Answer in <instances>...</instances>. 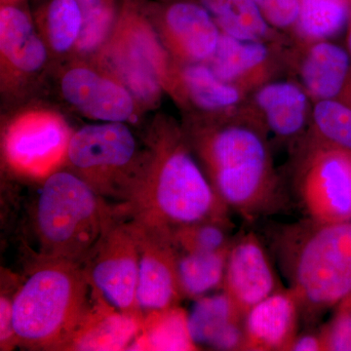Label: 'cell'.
Segmentation results:
<instances>
[{"mask_svg":"<svg viewBox=\"0 0 351 351\" xmlns=\"http://www.w3.org/2000/svg\"><path fill=\"white\" fill-rule=\"evenodd\" d=\"M217 195L246 221L282 211L288 195L274 166L269 134L248 112L228 117L186 113L182 124Z\"/></svg>","mask_w":351,"mask_h":351,"instance_id":"cell-1","label":"cell"},{"mask_svg":"<svg viewBox=\"0 0 351 351\" xmlns=\"http://www.w3.org/2000/svg\"><path fill=\"white\" fill-rule=\"evenodd\" d=\"M145 142L149 166L135 199L123 208L127 217L170 230L208 219H230V210L198 162L182 124L156 115Z\"/></svg>","mask_w":351,"mask_h":351,"instance_id":"cell-2","label":"cell"},{"mask_svg":"<svg viewBox=\"0 0 351 351\" xmlns=\"http://www.w3.org/2000/svg\"><path fill=\"white\" fill-rule=\"evenodd\" d=\"M272 250L309 323L351 295V219H302L270 232Z\"/></svg>","mask_w":351,"mask_h":351,"instance_id":"cell-3","label":"cell"},{"mask_svg":"<svg viewBox=\"0 0 351 351\" xmlns=\"http://www.w3.org/2000/svg\"><path fill=\"white\" fill-rule=\"evenodd\" d=\"M121 208L110 204L66 168L41 182L32 202V228L36 258L82 265Z\"/></svg>","mask_w":351,"mask_h":351,"instance_id":"cell-4","label":"cell"},{"mask_svg":"<svg viewBox=\"0 0 351 351\" xmlns=\"http://www.w3.org/2000/svg\"><path fill=\"white\" fill-rule=\"evenodd\" d=\"M14 293L13 326L18 346L61 350L86 313L92 287L82 265L36 258Z\"/></svg>","mask_w":351,"mask_h":351,"instance_id":"cell-5","label":"cell"},{"mask_svg":"<svg viewBox=\"0 0 351 351\" xmlns=\"http://www.w3.org/2000/svg\"><path fill=\"white\" fill-rule=\"evenodd\" d=\"M149 162V147L138 142L129 124L101 122L73 132L64 168L104 199L125 208L140 191Z\"/></svg>","mask_w":351,"mask_h":351,"instance_id":"cell-6","label":"cell"},{"mask_svg":"<svg viewBox=\"0 0 351 351\" xmlns=\"http://www.w3.org/2000/svg\"><path fill=\"white\" fill-rule=\"evenodd\" d=\"M290 188L304 219H351V152L330 147L308 132L290 147Z\"/></svg>","mask_w":351,"mask_h":351,"instance_id":"cell-7","label":"cell"},{"mask_svg":"<svg viewBox=\"0 0 351 351\" xmlns=\"http://www.w3.org/2000/svg\"><path fill=\"white\" fill-rule=\"evenodd\" d=\"M73 132L64 115L53 108H22L2 126L4 166L14 176L43 182L66 166Z\"/></svg>","mask_w":351,"mask_h":351,"instance_id":"cell-8","label":"cell"},{"mask_svg":"<svg viewBox=\"0 0 351 351\" xmlns=\"http://www.w3.org/2000/svg\"><path fill=\"white\" fill-rule=\"evenodd\" d=\"M138 247L132 221L121 215L104 233L82 267L95 292L122 313L142 318L138 304Z\"/></svg>","mask_w":351,"mask_h":351,"instance_id":"cell-9","label":"cell"},{"mask_svg":"<svg viewBox=\"0 0 351 351\" xmlns=\"http://www.w3.org/2000/svg\"><path fill=\"white\" fill-rule=\"evenodd\" d=\"M52 58L25 3L0 6V88L5 100L19 101L36 92Z\"/></svg>","mask_w":351,"mask_h":351,"instance_id":"cell-10","label":"cell"},{"mask_svg":"<svg viewBox=\"0 0 351 351\" xmlns=\"http://www.w3.org/2000/svg\"><path fill=\"white\" fill-rule=\"evenodd\" d=\"M57 80L63 100L87 119L136 123L145 112L117 77L90 60L71 58L64 62Z\"/></svg>","mask_w":351,"mask_h":351,"instance_id":"cell-11","label":"cell"},{"mask_svg":"<svg viewBox=\"0 0 351 351\" xmlns=\"http://www.w3.org/2000/svg\"><path fill=\"white\" fill-rule=\"evenodd\" d=\"M147 15L178 64L207 63L221 36L211 14L195 0L145 1Z\"/></svg>","mask_w":351,"mask_h":351,"instance_id":"cell-12","label":"cell"},{"mask_svg":"<svg viewBox=\"0 0 351 351\" xmlns=\"http://www.w3.org/2000/svg\"><path fill=\"white\" fill-rule=\"evenodd\" d=\"M138 247V304L143 313L177 306L184 299L170 230L128 217Z\"/></svg>","mask_w":351,"mask_h":351,"instance_id":"cell-13","label":"cell"},{"mask_svg":"<svg viewBox=\"0 0 351 351\" xmlns=\"http://www.w3.org/2000/svg\"><path fill=\"white\" fill-rule=\"evenodd\" d=\"M293 45L240 40L221 32L213 56L205 64L221 80L250 95L289 69Z\"/></svg>","mask_w":351,"mask_h":351,"instance_id":"cell-14","label":"cell"},{"mask_svg":"<svg viewBox=\"0 0 351 351\" xmlns=\"http://www.w3.org/2000/svg\"><path fill=\"white\" fill-rule=\"evenodd\" d=\"M282 288L260 237L249 232L233 239L223 291L239 313L246 315L252 307Z\"/></svg>","mask_w":351,"mask_h":351,"instance_id":"cell-15","label":"cell"},{"mask_svg":"<svg viewBox=\"0 0 351 351\" xmlns=\"http://www.w3.org/2000/svg\"><path fill=\"white\" fill-rule=\"evenodd\" d=\"M313 101L301 83L274 80L249 95L247 107L258 123L279 142L292 147L311 125Z\"/></svg>","mask_w":351,"mask_h":351,"instance_id":"cell-16","label":"cell"},{"mask_svg":"<svg viewBox=\"0 0 351 351\" xmlns=\"http://www.w3.org/2000/svg\"><path fill=\"white\" fill-rule=\"evenodd\" d=\"M351 56L341 46L326 40L295 43L289 58L313 101L337 100L351 106Z\"/></svg>","mask_w":351,"mask_h":351,"instance_id":"cell-17","label":"cell"},{"mask_svg":"<svg viewBox=\"0 0 351 351\" xmlns=\"http://www.w3.org/2000/svg\"><path fill=\"white\" fill-rule=\"evenodd\" d=\"M145 1L147 0H120L119 16L113 29L135 46L158 78L165 94L184 112L186 101L182 90L181 64L171 57L159 38L147 15Z\"/></svg>","mask_w":351,"mask_h":351,"instance_id":"cell-18","label":"cell"},{"mask_svg":"<svg viewBox=\"0 0 351 351\" xmlns=\"http://www.w3.org/2000/svg\"><path fill=\"white\" fill-rule=\"evenodd\" d=\"M301 319V306L292 290L276 291L244 316V351H288Z\"/></svg>","mask_w":351,"mask_h":351,"instance_id":"cell-19","label":"cell"},{"mask_svg":"<svg viewBox=\"0 0 351 351\" xmlns=\"http://www.w3.org/2000/svg\"><path fill=\"white\" fill-rule=\"evenodd\" d=\"M141 320L122 313L92 289L86 313L61 350H128L137 337Z\"/></svg>","mask_w":351,"mask_h":351,"instance_id":"cell-20","label":"cell"},{"mask_svg":"<svg viewBox=\"0 0 351 351\" xmlns=\"http://www.w3.org/2000/svg\"><path fill=\"white\" fill-rule=\"evenodd\" d=\"M88 60L117 77L145 112L160 105L165 92L158 78L135 46L119 32L113 29L101 49Z\"/></svg>","mask_w":351,"mask_h":351,"instance_id":"cell-21","label":"cell"},{"mask_svg":"<svg viewBox=\"0 0 351 351\" xmlns=\"http://www.w3.org/2000/svg\"><path fill=\"white\" fill-rule=\"evenodd\" d=\"M189 329L196 345L216 350H244V316L225 292L196 300L189 314Z\"/></svg>","mask_w":351,"mask_h":351,"instance_id":"cell-22","label":"cell"},{"mask_svg":"<svg viewBox=\"0 0 351 351\" xmlns=\"http://www.w3.org/2000/svg\"><path fill=\"white\" fill-rule=\"evenodd\" d=\"M186 113L208 117H228L243 110L249 95L221 80L207 64L181 66Z\"/></svg>","mask_w":351,"mask_h":351,"instance_id":"cell-23","label":"cell"},{"mask_svg":"<svg viewBox=\"0 0 351 351\" xmlns=\"http://www.w3.org/2000/svg\"><path fill=\"white\" fill-rule=\"evenodd\" d=\"M211 14L223 34L240 40L292 46L294 39L276 31L253 0H195Z\"/></svg>","mask_w":351,"mask_h":351,"instance_id":"cell-24","label":"cell"},{"mask_svg":"<svg viewBox=\"0 0 351 351\" xmlns=\"http://www.w3.org/2000/svg\"><path fill=\"white\" fill-rule=\"evenodd\" d=\"M34 19L53 61L71 59L82 31L77 0H48L36 11Z\"/></svg>","mask_w":351,"mask_h":351,"instance_id":"cell-25","label":"cell"},{"mask_svg":"<svg viewBox=\"0 0 351 351\" xmlns=\"http://www.w3.org/2000/svg\"><path fill=\"white\" fill-rule=\"evenodd\" d=\"M189 329V314L177 306L144 313L128 350H198Z\"/></svg>","mask_w":351,"mask_h":351,"instance_id":"cell-26","label":"cell"},{"mask_svg":"<svg viewBox=\"0 0 351 351\" xmlns=\"http://www.w3.org/2000/svg\"><path fill=\"white\" fill-rule=\"evenodd\" d=\"M230 248L205 253H179L178 270L184 298L197 300L212 291L223 289Z\"/></svg>","mask_w":351,"mask_h":351,"instance_id":"cell-27","label":"cell"},{"mask_svg":"<svg viewBox=\"0 0 351 351\" xmlns=\"http://www.w3.org/2000/svg\"><path fill=\"white\" fill-rule=\"evenodd\" d=\"M295 43L326 40L348 25L351 0H300Z\"/></svg>","mask_w":351,"mask_h":351,"instance_id":"cell-28","label":"cell"},{"mask_svg":"<svg viewBox=\"0 0 351 351\" xmlns=\"http://www.w3.org/2000/svg\"><path fill=\"white\" fill-rule=\"evenodd\" d=\"M82 8V34L73 58L90 59L106 43L119 16L120 0H77Z\"/></svg>","mask_w":351,"mask_h":351,"instance_id":"cell-29","label":"cell"},{"mask_svg":"<svg viewBox=\"0 0 351 351\" xmlns=\"http://www.w3.org/2000/svg\"><path fill=\"white\" fill-rule=\"evenodd\" d=\"M307 132L330 147L351 152V106L337 100L313 101Z\"/></svg>","mask_w":351,"mask_h":351,"instance_id":"cell-30","label":"cell"},{"mask_svg":"<svg viewBox=\"0 0 351 351\" xmlns=\"http://www.w3.org/2000/svg\"><path fill=\"white\" fill-rule=\"evenodd\" d=\"M232 230L230 219H208L178 226L170 232L179 253H205L230 247Z\"/></svg>","mask_w":351,"mask_h":351,"instance_id":"cell-31","label":"cell"},{"mask_svg":"<svg viewBox=\"0 0 351 351\" xmlns=\"http://www.w3.org/2000/svg\"><path fill=\"white\" fill-rule=\"evenodd\" d=\"M324 351H351V306L341 302L319 328Z\"/></svg>","mask_w":351,"mask_h":351,"instance_id":"cell-32","label":"cell"},{"mask_svg":"<svg viewBox=\"0 0 351 351\" xmlns=\"http://www.w3.org/2000/svg\"><path fill=\"white\" fill-rule=\"evenodd\" d=\"M263 18L276 31L294 36L299 20L300 0H253Z\"/></svg>","mask_w":351,"mask_h":351,"instance_id":"cell-33","label":"cell"},{"mask_svg":"<svg viewBox=\"0 0 351 351\" xmlns=\"http://www.w3.org/2000/svg\"><path fill=\"white\" fill-rule=\"evenodd\" d=\"M13 297L1 292L0 297V348L11 350L18 346L17 337L13 326Z\"/></svg>","mask_w":351,"mask_h":351,"instance_id":"cell-34","label":"cell"},{"mask_svg":"<svg viewBox=\"0 0 351 351\" xmlns=\"http://www.w3.org/2000/svg\"><path fill=\"white\" fill-rule=\"evenodd\" d=\"M288 351H324L319 329L298 332Z\"/></svg>","mask_w":351,"mask_h":351,"instance_id":"cell-35","label":"cell"},{"mask_svg":"<svg viewBox=\"0 0 351 351\" xmlns=\"http://www.w3.org/2000/svg\"><path fill=\"white\" fill-rule=\"evenodd\" d=\"M346 29H348V32H346V44H348V52H350L351 56V5L350 17H348V25H346Z\"/></svg>","mask_w":351,"mask_h":351,"instance_id":"cell-36","label":"cell"},{"mask_svg":"<svg viewBox=\"0 0 351 351\" xmlns=\"http://www.w3.org/2000/svg\"><path fill=\"white\" fill-rule=\"evenodd\" d=\"M25 0H0V6L2 5H19L25 3Z\"/></svg>","mask_w":351,"mask_h":351,"instance_id":"cell-37","label":"cell"},{"mask_svg":"<svg viewBox=\"0 0 351 351\" xmlns=\"http://www.w3.org/2000/svg\"><path fill=\"white\" fill-rule=\"evenodd\" d=\"M343 302H346V304H350L351 306V295L350 298H348V299L346 300V301H343Z\"/></svg>","mask_w":351,"mask_h":351,"instance_id":"cell-38","label":"cell"}]
</instances>
